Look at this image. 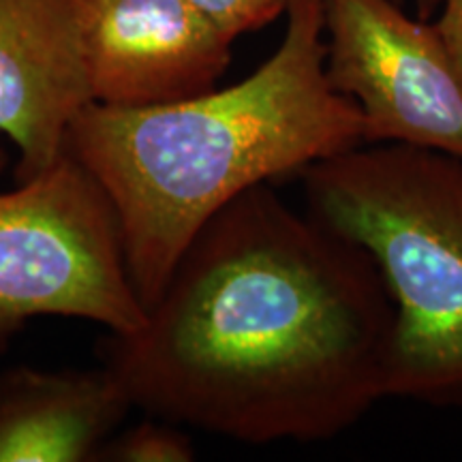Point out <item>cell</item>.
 <instances>
[{"label":"cell","instance_id":"12","mask_svg":"<svg viewBox=\"0 0 462 462\" xmlns=\"http://www.w3.org/2000/svg\"><path fill=\"white\" fill-rule=\"evenodd\" d=\"M398 5H404V3H413L415 11H418L420 17H424V20H429V15L437 14L439 5H441V0H396Z\"/></svg>","mask_w":462,"mask_h":462},{"label":"cell","instance_id":"2","mask_svg":"<svg viewBox=\"0 0 462 462\" xmlns=\"http://www.w3.org/2000/svg\"><path fill=\"white\" fill-rule=\"evenodd\" d=\"M282 39L242 82L148 107L90 101L65 148L99 180L142 304L195 234L246 189L364 143L357 106L326 75L321 0H291Z\"/></svg>","mask_w":462,"mask_h":462},{"label":"cell","instance_id":"10","mask_svg":"<svg viewBox=\"0 0 462 462\" xmlns=\"http://www.w3.org/2000/svg\"><path fill=\"white\" fill-rule=\"evenodd\" d=\"M231 42L287 14L291 0H189Z\"/></svg>","mask_w":462,"mask_h":462},{"label":"cell","instance_id":"3","mask_svg":"<svg viewBox=\"0 0 462 462\" xmlns=\"http://www.w3.org/2000/svg\"><path fill=\"white\" fill-rule=\"evenodd\" d=\"M300 178L306 212L364 248L388 289L390 396L462 407V157L360 143Z\"/></svg>","mask_w":462,"mask_h":462},{"label":"cell","instance_id":"7","mask_svg":"<svg viewBox=\"0 0 462 462\" xmlns=\"http://www.w3.org/2000/svg\"><path fill=\"white\" fill-rule=\"evenodd\" d=\"M90 101L75 0H0V133L17 150V182L65 152Z\"/></svg>","mask_w":462,"mask_h":462},{"label":"cell","instance_id":"6","mask_svg":"<svg viewBox=\"0 0 462 462\" xmlns=\"http://www.w3.org/2000/svg\"><path fill=\"white\" fill-rule=\"evenodd\" d=\"M90 97L148 107L217 88L231 39L189 0H75Z\"/></svg>","mask_w":462,"mask_h":462},{"label":"cell","instance_id":"13","mask_svg":"<svg viewBox=\"0 0 462 462\" xmlns=\"http://www.w3.org/2000/svg\"><path fill=\"white\" fill-rule=\"evenodd\" d=\"M7 163H9V154H7V150L0 148V173H3L5 170H7Z\"/></svg>","mask_w":462,"mask_h":462},{"label":"cell","instance_id":"11","mask_svg":"<svg viewBox=\"0 0 462 462\" xmlns=\"http://www.w3.org/2000/svg\"><path fill=\"white\" fill-rule=\"evenodd\" d=\"M435 26L462 75V0H441Z\"/></svg>","mask_w":462,"mask_h":462},{"label":"cell","instance_id":"5","mask_svg":"<svg viewBox=\"0 0 462 462\" xmlns=\"http://www.w3.org/2000/svg\"><path fill=\"white\" fill-rule=\"evenodd\" d=\"M326 75L360 109L364 143L462 157V75L435 22L396 0H321Z\"/></svg>","mask_w":462,"mask_h":462},{"label":"cell","instance_id":"1","mask_svg":"<svg viewBox=\"0 0 462 462\" xmlns=\"http://www.w3.org/2000/svg\"><path fill=\"white\" fill-rule=\"evenodd\" d=\"M394 304L368 253L273 184L201 227L101 362L133 409L242 443L326 441L390 396Z\"/></svg>","mask_w":462,"mask_h":462},{"label":"cell","instance_id":"9","mask_svg":"<svg viewBox=\"0 0 462 462\" xmlns=\"http://www.w3.org/2000/svg\"><path fill=\"white\" fill-rule=\"evenodd\" d=\"M195 458L190 437L178 424L154 418L143 420L103 443L95 460L109 462H189Z\"/></svg>","mask_w":462,"mask_h":462},{"label":"cell","instance_id":"8","mask_svg":"<svg viewBox=\"0 0 462 462\" xmlns=\"http://www.w3.org/2000/svg\"><path fill=\"white\" fill-rule=\"evenodd\" d=\"M133 404L106 366L0 373V462H88Z\"/></svg>","mask_w":462,"mask_h":462},{"label":"cell","instance_id":"4","mask_svg":"<svg viewBox=\"0 0 462 462\" xmlns=\"http://www.w3.org/2000/svg\"><path fill=\"white\" fill-rule=\"evenodd\" d=\"M37 317L129 334L146 321L112 199L65 152L0 193V354Z\"/></svg>","mask_w":462,"mask_h":462}]
</instances>
